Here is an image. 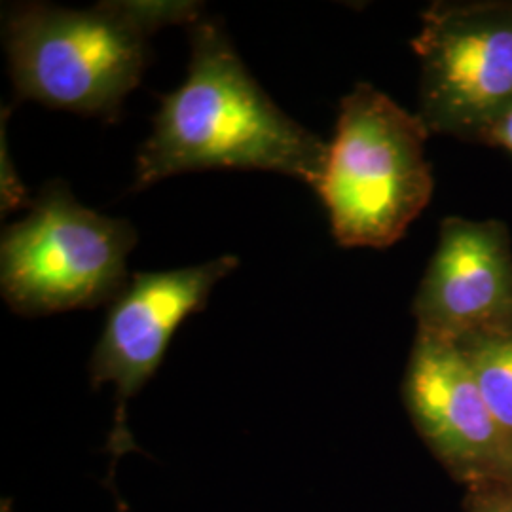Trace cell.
I'll list each match as a JSON object with an SVG mask.
<instances>
[{
	"label": "cell",
	"instance_id": "8fae6325",
	"mask_svg": "<svg viewBox=\"0 0 512 512\" xmlns=\"http://www.w3.org/2000/svg\"><path fill=\"white\" fill-rule=\"evenodd\" d=\"M484 145L505 148L512 154V107L488 131Z\"/></svg>",
	"mask_w": 512,
	"mask_h": 512
},
{
	"label": "cell",
	"instance_id": "9c48e42d",
	"mask_svg": "<svg viewBox=\"0 0 512 512\" xmlns=\"http://www.w3.org/2000/svg\"><path fill=\"white\" fill-rule=\"evenodd\" d=\"M473 368L478 387L512 446V329L458 344Z\"/></svg>",
	"mask_w": 512,
	"mask_h": 512
},
{
	"label": "cell",
	"instance_id": "30bf717a",
	"mask_svg": "<svg viewBox=\"0 0 512 512\" xmlns=\"http://www.w3.org/2000/svg\"><path fill=\"white\" fill-rule=\"evenodd\" d=\"M467 512H512V482L467 490Z\"/></svg>",
	"mask_w": 512,
	"mask_h": 512
},
{
	"label": "cell",
	"instance_id": "5b68a950",
	"mask_svg": "<svg viewBox=\"0 0 512 512\" xmlns=\"http://www.w3.org/2000/svg\"><path fill=\"white\" fill-rule=\"evenodd\" d=\"M429 133L484 145L512 107V0H439L412 40Z\"/></svg>",
	"mask_w": 512,
	"mask_h": 512
},
{
	"label": "cell",
	"instance_id": "277c9868",
	"mask_svg": "<svg viewBox=\"0 0 512 512\" xmlns=\"http://www.w3.org/2000/svg\"><path fill=\"white\" fill-rule=\"evenodd\" d=\"M135 245L131 222L84 207L61 181L44 184L29 215L2 232V296L25 317L112 304L128 287Z\"/></svg>",
	"mask_w": 512,
	"mask_h": 512
},
{
	"label": "cell",
	"instance_id": "6da1fadb",
	"mask_svg": "<svg viewBox=\"0 0 512 512\" xmlns=\"http://www.w3.org/2000/svg\"><path fill=\"white\" fill-rule=\"evenodd\" d=\"M190 65L162 97L137 154L133 190L203 169H260L317 186L329 145L275 105L243 65L222 25H188Z\"/></svg>",
	"mask_w": 512,
	"mask_h": 512
},
{
	"label": "cell",
	"instance_id": "52a82bcc",
	"mask_svg": "<svg viewBox=\"0 0 512 512\" xmlns=\"http://www.w3.org/2000/svg\"><path fill=\"white\" fill-rule=\"evenodd\" d=\"M403 397L423 442L467 490L512 482V446L458 344L416 332Z\"/></svg>",
	"mask_w": 512,
	"mask_h": 512
},
{
	"label": "cell",
	"instance_id": "8992f818",
	"mask_svg": "<svg viewBox=\"0 0 512 512\" xmlns=\"http://www.w3.org/2000/svg\"><path fill=\"white\" fill-rule=\"evenodd\" d=\"M238 264V256L224 255L181 270L137 272L110 304L90 359V382L93 389L114 385V423L107 444L112 467L137 448L126 421L129 401L156 374L184 319L205 308L213 287Z\"/></svg>",
	"mask_w": 512,
	"mask_h": 512
},
{
	"label": "cell",
	"instance_id": "3957f363",
	"mask_svg": "<svg viewBox=\"0 0 512 512\" xmlns=\"http://www.w3.org/2000/svg\"><path fill=\"white\" fill-rule=\"evenodd\" d=\"M429 129L374 86L359 82L340 103L334 139L315 192L342 247L385 249L431 202Z\"/></svg>",
	"mask_w": 512,
	"mask_h": 512
},
{
	"label": "cell",
	"instance_id": "7a4b0ae2",
	"mask_svg": "<svg viewBox=\"0 0 512 512\" xmlns=\"http://www.w3.org/2000/svg\"><path fill=\"white\" fill-rule=\"evenodd\" d=\"M200 18L198 2L14 4L4 14V44L16 97L114 122L147 69L150 37Z\"/></svg>",
	"mask_w": 512,
	"mask_h": 512
},
{
	"label": "cell",
	"instance_id": "ba28073f",
	"mask_svg": "<svg viewBox=\"0 0 512 512\" xmlns=\"http://www.w3.org/2000/svg\"><path fill=\"white\" fill-rule=\"evenodd\" d=\"M412 311L418 332L461 344L512 329V241L501 220L446 217Z\"/></svg>",
	"mask_w": 512,
	"mask_h": 512
}]
</instances>
